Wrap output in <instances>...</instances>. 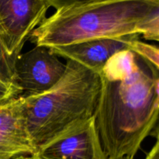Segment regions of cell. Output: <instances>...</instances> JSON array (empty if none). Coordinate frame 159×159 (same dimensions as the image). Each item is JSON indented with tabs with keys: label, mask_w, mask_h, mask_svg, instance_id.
<instances>
[{
	"label": "cell",
	"mask_w": 159,
	"mask_h": 159,
	"mask_svg": "<svg viewBox=\"0 0 159 159\" xmlns=\"http://www.w3.org/2000/svg\"><path fill=\"white\" fill-rule=\"evenodd\" d=\"M145 159H159V145L155 144L148 153Z\"/></svg>",
	"instance_id": "12"
},
{
	"label": "cell",
	"mask_w": 159,
	"mask_h": 159,
	"mask_svg": "<svg viewBox=\"0 0 159 159\" xmlns=\"http://www.w3.org/2000/svg\"><path fill=\"white\" fill-rule=\"evenodd\" d=\"M38 159H108L96 126L90 120L37 150Z\"/></svg>",
	"instance_id": "6"
},
{
	"label": "cell",
	"mask_w": 159,
	"mask_h": 159,
	"mask_svg": "<svg viewBox=\"0 0 159 159\" xmlns=\"http://www.w3.org/2000/svg\"><path fill=\"white\" fill-rule=\"evenodd\" d=\"M51 7V0H0V43L9 57L17 59Z\"/></svg>",
	"instance_id": "4"
},
{
	"label": "cell",
	"mask_w": 159,
	"mask_h": 159,
	"mask_svg": "<svg viewBox=\"0 0 159 159\" xmlns=\"http://www.w3.org/2000/svg\"><path fill=\"white\" fill-rule=\"evenodd\" d=\"M138 34L146 40L159 41V17L149 12L138 26Z\"/></svg>",
	"instance_id": "10"
},
{
	"label": "cell",
	"mask_w": 159,
	"mask_h": 159,
	"mask_svg": "<svg viewBox=\"0 0 159 159\" xmlns=\"http://www.w3.org/2000/svg\"><path fill=\"white\" fill-rule=\"evenodd\" d=\"M156 68L130 50L113 55L99 73L95 121L108 159H134L159 118Z\"/></svg>",
	"instance_id": "1"
},
{
	"label": "cell",
	"mask_w": 159,
	"mask_h": 159,
	"mask_svg": "<svg viewBox=\"0 0 159 159\" xmlns=\"http://www.w3.org/2000/svg\"><path fill=\"white\" fill-rule=\"evenodd\" d=\"M100 89L99 73L68 60L65 74L51 89L23 96L26 127L36 151L94 117Z\"/></svg>",
	"instance_id": "3"
},
{
	"label": "cell",
	"mask_w": 159,
	"mask_h": 159,
	"mask_svg": "<svg viewBox=\"0 0 159 159\" xmlns=\"http://www.w3.org/2000/svg\"><path fill=\"white\" fill-rule=\"evenodd\" d=\"M130 38L97 39L48 49L57 57L77 62L99 74L113 55L129 50L128 40Z\"/></svg>",
	"instance_id": "8"
},
{
	"label": "cell",
	"mask_w": 159,
	"mask_h": 159,
	"mask_svg": "<svg viewBox=\"0 0 159 159\" xmlns=\"http://www.w3.org/2000/svg\"><path fill=\"white\" fill-rule=\"evenodd\" d=\"M14 159H37V158L34 156H21V157H18V158H16Z\"/></svg>",
	"instance_id": "14"
},
{
	"label": "cell",
	"mask_w": 159,
	"mask_h": 159,
	"mask_svg": "<svg viewBox=\"0 0 159 159\" xmlns=\"http://www.w3.org/2000/svg\"><path fill=\"white\" fill-rule=\"evenodd\" d=\"M27 127L23 96L0 104V159L35 156Z\"/></svg>",
	"instance_id": "7"
},
{
	"label": "cell",
	"mask_w": 159,
	"mask_h": 159,
	"mask_svg": "<svg viewBox=\"0 0 159 159\" xmlns=\"http://www.w3.org/2000/svg\"><path fill=\"white\" fill-rule=\"evenodd\" d=\"M37 159H38V158H37Z\"/></svg>",
	"instance_id": "17"
},
{
	"label": "cell",
	"mask_w": 159,
	"mask_h": 159,
	"mask_svg": "<svg viewBox=\"0 0 159 159\" xmlns=\"http://www.w3.org/2000/svg\"><path fill=\"white\" fill-rule=\"evenodd\" d=\"M124 159H130V158H124Z\"/></svg>",
	"instance_id": "16"
},
{
	"label": "cell",
	"mask_w": 159,
	"mask_h": 159,
	"mask_svg": "<svg viewBox=\"0 0 159 159\" xmlns=\"http://www.w3.org/2000/svg\"><path fill=\"white\" fill-rule=\"evenodd\" d=\"M150 136L153 137V138H155V140H156V142H155V144H158L159 145V118H158V122H157L156 125H155V127H154L153 130H152V133H151Z\"/></svg>",
	"instance_id": "13"
},
{
	"label": "cell",
	"mask_w": 159,
	"mask_h": 159,
	"mask_svg": "<svg viewBox=\"0 0 159 159\" xmlns=\"http://www.w3.org/2000/svg\"><path fill=\"white\" fill-rule=\"evenodd\" d=\"M159 71V70H158ZM156 89H157V93H158V95L159 96V75H158V78L156 79Z\"/></svg>",
	"instance_id": "15"
},
{
	"label": "cell",
	"mask_w": 159,
	"mask_h": 159,
	"mask_svg": "<svg viewBox=\"0 0 159 159\" xmlns=\"http://www.w3.org/2000/svg\"><path fill=\"white\" fill-rule=\"evenodd\" d=\"M16 61V59L9 57L0 43V79L14 85H16L15 82Z\"/></svg>",
	"instance_id": "9"
},
{
	"label": "cell",
	"mask_w": 159,
	"mask_h": 159,
	"mask_svg": "<svg viewBox=\"0 0 159 159\" xmlns=\"http://www.w3.org/2000/svg\"><path fill=\"white\" fill-rule=\"evenodd\" d=\"M55 12L31 34L36 47L51 48L97 39L138 37L152 0H51Z\"/></svg>",
	"instance_id": "2"
},
{
	"label": "cell",
	"mask_w": 159,
	"mask_h": 159,
	"mask_svg": "<svg viewBox=\"0 0 159 159\" xmlns=\"http://www.w3.org/2000/svg\"><path fill=\"white\" fill-rule=\"evenodd\" d=\"M66 63L48 48L35 47L18 56L15 82L22 96H37L51 89L65 74Z\"/></svg>",
	"instance_id": "5"
},
{
	"label": "cell",
	"mask_w": 159,
	"mask_h": 159,
	"mask_svg": "<svg viewBox=\"0 0 159 159\" xmlns=\"http://www.w3.org/2000/svg\"><path fill=\"white\" fill-rule=\"evenodd\" d=\"M21 96V91L16 85L8 84L0 79V104Z\"/></svg>",
	"instance_id": "11"
}]
</instances>
